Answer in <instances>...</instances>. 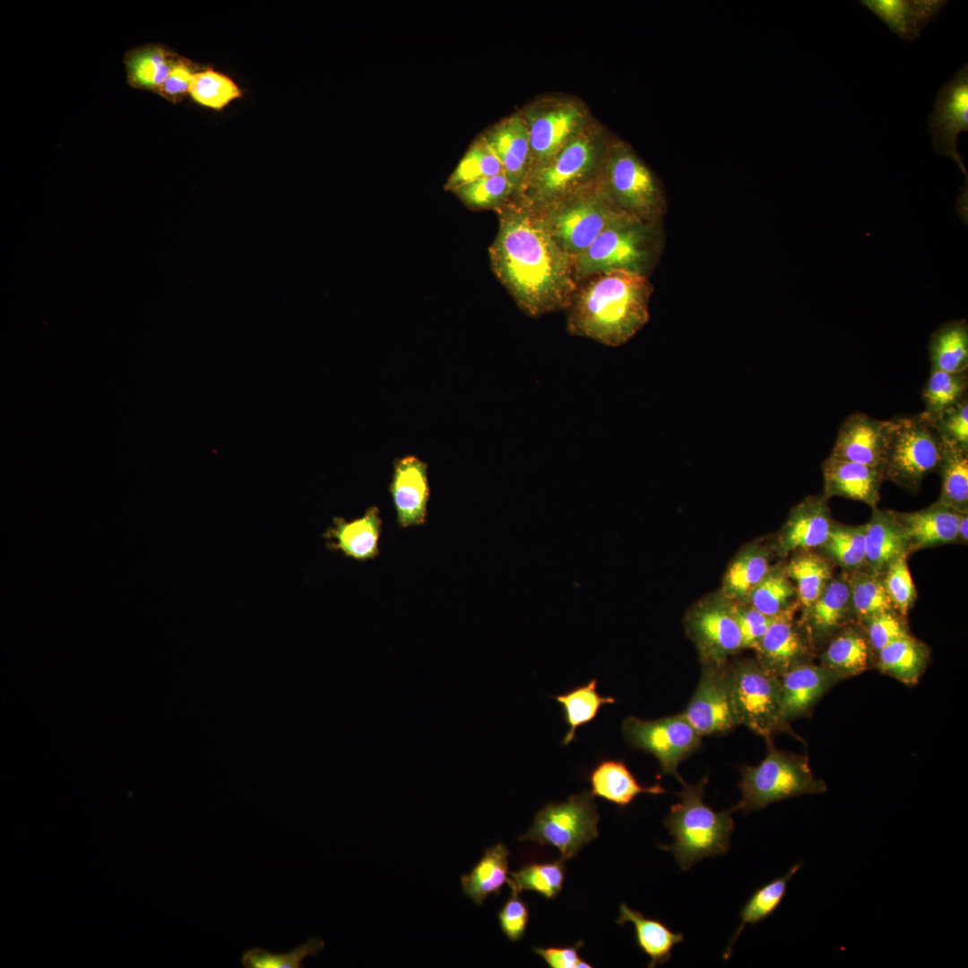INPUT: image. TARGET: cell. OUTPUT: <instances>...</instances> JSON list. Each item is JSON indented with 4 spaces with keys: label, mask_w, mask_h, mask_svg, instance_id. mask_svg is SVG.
Segmentation results:
<instances>
[{
    "label": "cell",
    "mask_w": 968,
    "mask_h": 968,
    "mask_svg": "<svg viewBox=\"0 0 968 968\" xmlns=\"http://www.w3.org/2000/svg\"><path fill=\"white\" fill-rule=\"evenodd\" d=\"M497 212L499 228L488 250L496 276L531 316L568 307L576 290L574 259L540 211L512 198Z\"/></svg>",
    "instance_id": "cell-1"
},
{
    "label": "cell",
    "mask_w": 968,
    "mask_h": 968,
    "mask_svg": "<svg viewBox=\"0 0 968 968\" xmlns=\"http://www.w3.org/2000/svg\"><path fill=\"white\" fill-rule=\"evenodd\" d=\"M651 293V284L640 272L618 270L592 276L567 307V330L603 345L620 346L648 322Z\"/></svg>",
    "instance_id": "cell-2"
},
{
    "label": "cell",
    "mask_w": 968,
    "mask_h": 968,
    "mask_svg": "<svg viewBox=\"0 0 968 968\" xmlns=\"http://www.w3.org/2000/svg\"><path fill=\"white\" fill-rule=\"evenodd\" d=\"M616 135L595 118L526 182L517 199L542 209L599 181Z\"/></svg>",
    "instance_id": "cell-3"
},
{
    "label": "cell",
    "mask_w": 968,
    "mask_h": 968,
    "mask_svg": "<svg viewBox=\"0 0 968 968\" xmlns=\"http://www.w3.org/2000/svg\"><path fill=\"white\" fill-rule=\"evenodd\" d=\"M707 776L696 784L681 782L682 791L677 793L680 801L671 805L664 825L673 837L670 845H660L673 853L683 871L696 861L725 854L730 849V835L735 825L732 809L714 811L704 801Z\"/></svg>",
    "instance_id": "cell-4"
},
{
    "label": "cell",
    "mask_w": 968,
    "mask_h": 968,
    "mask_svg": "<svg viewBox=\"0 0 968 968\" xmlns=\"http://www.w3.org/2000/svg\"><path fill=\"white\" fill-rule=\"evenodd\" d=\"M765 740V757L756 765L739 769L741 799L732 811H758L774 802L827 790L825 782L814 776L806 756L779 750L771 738Z\"/></svg>",
    "instance_id": "cell-5"
},
{
    "label": "cell",
    "mask_w": 968,
    "mask_h": 968,
    "mask_svg": "<svg viewBox=\"0 0 968 968\" xmlns=\"http://www.w3.org/2000/svg\"><path fill=\"white\" fill-rule=\"evenodd\" d=\"M538 210L555 239L573 259L605 229L635 218L612 200L601 179Z\"/></svg>",
    "instance_id": "cell-6"
},
{
    "label": "cell",
    "mask_w": 968,
    "mask_h": 968,
    "mask_svg": "<svg viewBox=\"0 0 968 968\" xmlns=\"http://www.w3.org/2000/svg\"><path fill=\"white\" fill-rule=\"evenodd\" d=\"M519 111L529 134L531 160L526 182L594 118L580 98L564 93L538 96Z\"/></svg>",
    "instance_id": "cell-7"
},
{
    "label": "cell",
    "mask_w": 968,
    "mask_h": 968,
    "mask_svg": "<svg viewBox=\"0 0 968 968\" xmlns=\"http://www.w3.org/2000/svg\"><path fill=\"white\" fill-rule=\"evenodd\" d=\"M883 464L884 480L911 491L938 470L944 443L933 423L921 412L895 417Z\"/></svg>",
    "instance_id": "cell-8"
},
{
    "label": "cell",
    "mask_w": 968,
    "mask_h": 968,
    "mask_svg": "<svg viewBox=\"0 0 968 968\" xmlns=\"http://www.w3.org/2000/svg\"><path fill=\"white\" fill-rule=\"evenodd\" d=\"M601 181L612 200L635 218L651 224L663 212L660 183L633 147L618 136L609 146Z\"/></svg>",
    "instance_id": "cell-9"
},
{
    "label": "cell",
    "mask_w": 968,
    "mask_h": 968,
    "mask_svg": "<svg viewBox=\"0 0 968 968\" xmlns=\"http://www.w3.org/2000/svg\"><path fill=\"white\" fill-rule=\"evenodd\" d=\"M733 698L739 725L770 739L778 731H789L780 709V678L756 659L730 661Z\"/></svg>",
    "instance_id": "cell-10"
},
{
    "label": "cell",
    "mask_w": 968,
    "mask_h": 968,
    "mask_svg": "<svg viewBox=\"0 0 968 968\" xmlns=\"http://www.w3.org/2000/svg\"><path fill=\"white\" fill-rule=\"evenodd\" d=\"M590 791L571 795L562 803H549L536 814L523 842L549 844L569 860L586 843L598 837L599 814Z\"/></svg>",
    "instance_id": "cell-11"
},
{
    "label": "cell",
    "mask_w": 968,
    "mask_h": 968,
    "mask_svg": "<svg viewBox=\"0 0 968 968\" xmlns=\"http://www.w3.org/2000/svg\"><path fill=\"white\" fill-rule=\"evenodd\" d=\"M650 234V224L635 218L608 228L574 258L576 281L618 270L643 272Z\"/></svg>",
    "instance_id": "cell-12"
},
{
    "label": "cell",
    "mask_w": 968,
    "mask_h": 968,
    "mask_svg": "<svg viewBox=\"0 0 968 968\" xmlns=\"http://www.w3.org/2000/svg\"><path fill=\"white\" fill-rule=\"evenodd\" d=\"M622 732L631 748L655 756L661 774L672 775L680 783L684 780L678 772L679 764L702 743V736L681 713L655 720L630 716L623 721Z\"/></svg>",
    "instance_id": "cell-13"
},
{
    "label": "cell",
    "mask_w": 968,
    "mask_h": 968,
    "mask_svg": "<svg viewBox=\"0 0 968 968\" xmlns=\"http://www.w3.org/2000/svg\"><path fill=\"white\" fill-rule=\"evenodd\" d=\"M681 714L702 737L725 734L739 726L730 661L703 665L696 691Z\"/></svg>",
    "instance_id": "cell-14"
},
{
    "label": "cell",
    "mask_w": 968,
    "mask_h": 968,
    "mask_svg": "<svg viewBox=\"0 0 968 968\" xmlns=\"http://www.w3.org/2000/svg\"><path fill=\"white\" fill-rule=\"evenodd\" d=\"M686 627L702 665L724 663L743 649L732 602L724 597L695 606L687 615Z\"/></svg>",
    "instance_id": "cell-15"
},
{
    "label": "cell",
    "mask_w": 968,
    "mask_h": 968,
    "mask_svg": "<svg viewBox=\"0 0 968 968\" xmlns=\"http://www.w3.org/2000/svg\"><path fill=\"white\" fill-rule=\"evenodd\" d=\"M928 125L935 152L954 160L968 186V173L957 150L958 135L968 131L967 63L939 90Z\"/></svg>",
    "instance_id": "cell-16"
},
{
    "label": "cell",
    "mask_w": 968,
    "mask_h": 968,
    "mask_svg": "<svg viewBox=\"0 0 968 968\" xmlns=\"http://www.w3.org/2000/svg\"><path fill=\"white\" fill-rule=\"evenodd\" d=\"M893 419L881 420L863 412L850 414L839 428L834 457L883 469Z\"/></svg>",
    "instance_id": "cell-17"
},
{
    "label": "cell",
    "mask_w": 968,
    "mask_h": 968,
    "mask_svg": "<svg viewBox=\"0 0 968 968\" xmlns=\"http://www.w3.org/2000/svg\"><path fill=\"white\" fill-rule=\"evenodd\" d=\"M796 608L775 616L755 649L758 662L779 678L793 667L810 661L812 644L793 619Z\"/></svg>",
    "instance_id": "cell-18"
},
{
    "label": "cell",
    "mask_w": 968,
    "mask_h": 968,
    "mask_svg": "<svg viewBox=\"0 0 968 968\" xmlns=\"http://www.w3.org/2000/svg\"><path fill=\"white\" fill-rule=\"evenodd\" d=\"M389 491L399 526L409 528L426 523L430 498L427 462L411 454L396 458Z\"/></svg>",
    "instance_id": "cell-19"
},
{
    "label": "cell",
    "mask_w": 968,
    "mask_h": 968,
    "mask_svg": "<svg viewBox=\"0 0 968 968\" xmlns=\"http://www.w3.org/2000/svg\"><path fill=\"white\" fill-rule=\"evenodd\" d=\"M481 135L500 161L514 189V197L522 193L530 169V143L525 122L519 109L487 128Z\"/></svg>",
    "instance_id": "cell-20"
},
{
    "label": "cell",
    "mask_w": 968,
    "mask_h": 968,
    "mask_svg": "<svg viewBox=\"0 0 968 968\" xmlns=\"http://www.w3.org/2000/svg\"><path fill=\"white\" fill-rule=\"evenodd\" d=\"M843 678L823 664H799L780 677V709L782 720L807 716L819 699Z\"/></svg>",
    "instance_id": "cell-21"
},
{
    "label": "cell",
    "mask_w": 968,
    "mask_h": 968,
    "mask_svg": "<svg viewBox=\"0 0 968 968\" xmlns=\"http://www.w3.org/2000/svg\"><path fill=\"white\" fill-rule=\"evenodd\" d=\"M827 500L811 496L791 509L777 538L781 555L811 551L825 543L834 523Z\"/></svg>",
    "instance_id": "cell-22"
},
{
    "label": "cell",
    "mask_w": 968,
    "mask_h": 968,
    "mask_svg": "<svg viewBox=\"0 0 968 968\" xmlns=\"http://www.w3.org/2000/svg\"><path fill=\"white\" fill-rule=\"evenodd\" d=\"M824 494L877 506L884 480L883 469L829 455L822 463Z\"/></svg>",
    "instance_id": "cell-23"
},
{
    "label": "cell",
    "mask_w": 968,
    "mask_h": 968,
    "mask_svg": "<svg viewBox=\"0 0 968 968\" xmlns=\"http://www.w3.org/2000/svg\"><path fill=\"white\" fill-rule=\"evenodd\" d=\"M853 615L844 576L833 577L814 603L803 610L800 627L812 646L830 640Z\"/></svg>",
    "instance_id": "cell-24"
},
{
    "label": "cell",
    "mask_w": 968,
    "mask_h": 968,
    "mask_svg": "<svg viewBox=\"0 0 968 968\" xmlns=\"http://www.w3.org/2000/svg\"><path fill=\"white\" fill-rule=\"evenodd\" d=\"M382 523L379 508L371 506L362 516L351 521L333 517L332 525L323 536L331 550L340 551L353 560L366 561L380 553Z\"/></svg>",
    "instance_id": "cell-25"
},
{
    "label": "cell",
    "mask_w": 968,
    "mask_h": 968,
    "mask_svg": "<svg viewBox=\"0 0 968 968\" xmlns=\"http://www.w3.org/2000/svg\"><path fill=\"white\" fill-rule=\"evenodd\" d=\"M865 569L881 576L898 557L911 553L909 540L895 511L872 507L865 523Z\"/></svg>",
    "instance_id": "cell-26"
},
{
    "label": "cell",
    "mask_w": 968,
    "mask_h": 968,
    "mask_svg": "<svg viewBox=\"0 0 968 968\" xmlns=\"http://www.w3.org/2000/svg\"><path fill=\"white\" fill-rule=\"evenodd\" d=\"M960 514L937 501L919 511H895L909 540L911 552L956 543Z\"/></svg>",
    "instance_id": "cell-27"
},
{
    "label": "cell",
    "mask_w": 968,
    "mask_h": 968,
    "mask_svg": "<svg viewBox=\"0 0 968 968\" xmlns=\"http://www.w3.org/2000/svg\"><path fill=\"white\" fill-rule=\"evenodd\" d=\"M948 3L945 0H861L903 40H914Z\"/></svg>",
    "instance_id": "cell-28"
},
{
    "label": "cell",
    "mask_w": 968,
    "mask_h": 968,
    "mask_svg": "<svg viewBox=\"0 0 968 968\" xmlns=\"http://www.w3.org/2000/svg\"><path fill=\"white\" fill-rule=\"evenodd\" d=\"M591 793L619 808H626L642 793H667L660 784L643 786L623 760L606 758L598 762L588 774Z\"/></svg>",
    "instance_id": "cell-29"
},
{
    "label": "cell",
    "mask_w": 968,
    "mask_h": 968,
    "mask_svg": "<svg viewBox=\"0 0 968 968\" xmlns=\"http://www.w3.org/2000/svg\"><path fill=\"white\" fill-rule=\"evenodd\" d=\"M619 925L631 922L635 927L638 947L650 958L648 967L670 961L672 949L681 943L684 935L672 931L662 921L645 917L641 912L630 909L626 903L619 906Z\"/></svg>",
    "instance_id": "cell-30"
},
{
    "label": "cell",
    "mask_w": 968,
    "mask_h": 968,
    "mask_svg": "<svg viewBox=\"0 0 968 968\" xmlns=\"http://www.w3.org/2000/svg\"><path fill=\"white\" fill-rule=\"evenodd\" d=\"M509 854L502 843L486 849L471 872L461 877L463 895L479 906L489 895H498L509 877Z\"/></svg>",
    "instance_id": "cell-31"
},
{
    "label": "cell",
    "mask_w": 968,
    "mask_h": 968,
    "mask_svg": "<svg viewBox=\"0 0 968 968\" xmlns=\"http://www.w3.org/2000/svg\"><path fill=\"white\" fill-rule=\"evenodd\" d=\"M930 369L962 373L968 369V324L965 319L938 326L929 341Z\"/></svg>",
    "instance_id": "cell-32"
},
{
    "label": "cell",
    "mask_w": 968,
    "mask_h": 968,
    "mask_svg": "<svg viewBox=\"0 0 968 968\" xmlns=\"http://www.w3.org/2000/svg\"><path fill=\"white\" fill-rule=\"evenodd\" d=\"M877 669L906 685H914L929 661L928 647L910 634L877 653Z\"/></svg>",
    "instance_id": "cell-33"
},
{
    "label": "cell",
    "mask_w": 968,
    "mask_h": 968,
    "mask_svg": "<svg viewBox=\"0 0 968 968\" xmlns=\"http://www.w3.org/2000/svg\"><path fill=\"white\" fill-rule=\"evenodd\" d=\"M870 649L863 632L851 627H843L829 640L820 654V663L845 678L868 668Z\"/></svg>",
    "instance_id": "cell-34"
},
{
    "label": "cell",
    "mask_w": 968,
    "mask_h": 968,
    "mask_svg": "<svg viewBox=\"0 0 968 968\" xmlns=\"http://www.w3.org/2000/svg\"><path fill=\"white\" fill-rule=\"evenodd\" d=\"M769 553L758 545L747 548L729 566L723 580L724 598L747 603L752 591L770 569Z\"/></svg>",
    "instance_id": "cell-35"
},
{
    "label": "cell",
    "mask_w": 968,
    "mask_h": 968,
    "mask_svg": "<svg viewBox=\"0 0 968 968\" xmlns=\"http://www.w3.org/2000/svg\"><path fill=\"white\" fill-rule=\"evenodd\" d=\"M784 568L803 610L814 603L834 577L832 562L810 551L796 553Z\"/></svg>",
    "instance_id": "cell-36"
},
{
    "label": "cell",
    "mask_w": 968,
    "mask_h": 968,
    "mask_svg": "<svg viewBox=\"0 0 968 968\" xmlns=\"http://www.w3.org/2000/svg\"><path fill=\"white\" fill-rule=\"evenodd\" d=\"M553 698L561 705L564 721L568 726V730L562 739L565 746L575 740L578 727L593 721L603 705L616 702L614 697L602 696L598 693L596 678L568 689L564 694L554 696Z\"/></svg>",
    "instance_id": "cell-37"
},
{
    "label": "cell",
    "mask_w": 968,
    "mask_h": 968,
    "mask_svg": "<svg viewBox=\"0 0 968 968\" xmlns=\"http://www.w3.org/2000/svg\"><path fill=\"white\" fill-rule=\"evenodd\" d=\"M944 443L938 472L941 490L937 502L957 512H968V452Z\"/></svg>",
    "instance_id": "cell-38"
},
{
    "label": "cell",
    "mask_w": 968,
    "mask_h": 968,
    "mask_svg": "<svg viewBox=\"0 0 968 968\" xmlns=\"http://www.w3.org/2000/svg\"><path fill=\"white\" fill-rule=\"evenodd\" d=\"M801 865V863L795 864L785 875L774 878L753 893L740 911V923L723 954V960L730 956L731 948L746 925L761 922L778 908L786 895L789 881Z\"/></svg>",
    "instance_id": "cell-39"
},
{
    "label": "cell",
    "mask_w": 968,
    "mask_h": 968,
    "mask_svg": "<svg viewBox=\"0 0 968 968\" xmlns=\"http://www.w3.org/2000/svg\"><path fill=\"white\" fill-rule=\"evenodd\" d=\"M849 587L852 614L860 621L878 613L894 610L881 580L865 568L843 574Z\"/></svg>",
    "instance_id": "cell-40"
},
{
    "label": "cell",
    "mask_w": 968,
    "mask_h": 968,
    "mask_svg": "<svg viewBox=\"0 0 968 968\" xmlns=\"http://www.w3.org/2000/svg\"><path fill=\"white\" fill-rule=\"evenodd\" d=\"M823 556L845 572L865 567V524L849 526L833 523L825 543Z\"/></svg>",
    "instance_id": "cell-41"
},
{
    "label": "cell",
    "mask_w": 968,
    "mask_h": 968,
    "mask_svg": "<svg viewBox=\"0 0 968 968\" xmlns=\"http://www.w3.org/2000/svg\"><path fill=\"white\" fill-rule=\"evenodd\" d=\"M967 371L954 374L930 369L929 376L921 393L924 404L922 413L933 421L944 411L967 397Z\"/></svg>",
    "instance_id": "cell-42"
},
{
    "label": "cell",
    "mask_w": 968,
    "mask_h": 968,
    "mask_svg": "<svg viewBox=\"0 0 968 968\" xmlns=\"http://www.w3.org/2000/svg\"><path fill=\"white\" fill-rule=\"evenodd\" d=\"M795 587L784 566L770 567L763 580L752 591L748 602L761 613L774 618L797 606Z\"/></svg>",
    "instance_id": "cell-43"
},
{
    "label": "cell",
    "mask_w": 968,
    "mask_h": 968,
    "mask_svg": "<svg viewBox=\"0 0 968 968\" xmlns=\"http://www.w3.org/2000/svg\"><path fill=\"white\" fill-rule=\"evenodd\" d=\"M562 859L549 862H535L510 872L507 884L512 894L533 891L546 899H553L561 891L565 880V866Z\"/></svg>",
    "instance_id": "cell-44"
},
{
    "label": "cell",
    "mask_w": 968,
    "mask_h": 968,
    "mask_svg": "<svg viewBox=\"0 0 968 968\" xmlns=\"http://www.w3.org/2000/svg\"><path fill=\"white\" fill-rule=\"evenodd\" d=\"M499 174H505L503 167L480 134L451 173L444 188L453 192L469 182Z\"/></svg>",
    "instance_id": "cell-45"
},
{
    "label": "cell",
    "mask_w": 968,
    "mask_h": 968,
    "mask_svg": "<svg viewBox=\"0 0 968 968\" xmlns=\"http://www.w3.org/2000/svg\"><path fill=\"white\" fill-rule=\"evenodd\" d=\"M178 61L160 48H147L134 53L127 60L131 82L139 87L159 89Z\"/></svg>",
    "instance_id": "cell-46"
},
{
    "label": "cell",
    "mask_w": 968,
    "mask_h": 968,
    "mask_svg": "<svg viewBox=\"0 0 968 968\" xmlns=\"http://www.w3.org/2000/svg\"><path fill=\"white\" fill-rule=\"evenodd\" d=\"M458 198L471 209H499L514 197L505 174L482 177L455 188Z\"/></svg>",
    "instance_id": "cell-47"
},
{
    "label": "cell",
    "mask_w": 968,
    "mask_h": 968,
    "mask_svg": "<svg viewBox=\"0 0 968 968\" xmlns=\"http://www.w3.org/2000/svg\"><path fill=\"white\" fill-rule=\"evenodd\" d=\"M324 947V941L311 938L290 952L273 954L263 947L250 948L243 953L241 964L245 968H302L307 956H316Z\"/></svg>",
    "instance_id": "cell-48"
},
{
    "label": "cell",
    "mask_w": 968,
    "mask_h": 968,
    "mask_svg": "<svg viewBox=\"0 0 968 968\" xmlns=\"http://www.w3.org/2000/svg\"><path fill=\"white\" fill-rule=\"evenodd\" d=\"M189 92L195 101L213 108H221L241 94L231 79L212 70L194 73Z\"/></svg>",
    "instance_id": "cell-49"
},
{
    "label": "cell",
    "mask_w": 968,
    "mask_h": 968,
    "mask_svg": "<svg viewBox=\"0 0 968 968\" xmlns=\"http://www.w3.org/2000/svg\"><path fill=\"white\" fill-rule=\"evenodd\" d=\"M908 555L895 559L881 575L893 609L905 618L913 606L917 591L907 563Z\"/></svg>",
    "instance_id": "cell-50"
},
{
    "label": "cell",
    "mask_w": 968,
    "mask_h": 968,
    "mask_svg": "<svg viewBox=\"0 0 968 968\" xmlns=\"http://www.w3.org/2000/svg\"><path fill=\"white\" fill-rule=\"evenodd\" d=\"M861 622L865 626V635L869 644L876 653L890 643L909 635L903 617L895 610L876 614Z\"/></svg>",
    "instance_id": "cell-51"
},
{
    "label": "cell",
    "mask_w": 968,
    "mask_h": 968,
    "mask_svg": "<svg viewBox=\"0 0 968 968\" xmlns=\"http://www.w3.org/2000/svg\"><path fill=\"white\" fill-rule=\"evenodd\" d=\"M943 442L968 452V400L946 410L931 421Z\"/></svg>",
    "instance_id": "cell-52"
},
{
    "label": "cell",
    "mask_w": 968,
    "mask_h": 968,
    "mask_svg": "<svg viewBox=\"0 0 968 968\" xmlns=\"http://www.w3.org/2000/svg\"><path fill=\"white\" fill-rule=\"evenodd\" d=\"M731 602L741 634L742 648L755 650L774 617L771 618L761 613L748 603Z\"/></svg>",
    "instance_id": "cell-53"
},
{
    "label": "cell",
    "mask_w": 968,
    "mask_h": 968,
    "mask_svg": "<svg viewBox=\"0 0 968 968\" xmlns=\"http://www.w3.org/2000/svg\"><path fill=\"white\" fill-rule=\"evenodd\" d=\"M518 895L512 894L497 913L500 929L511 942L522 939L529 920L528 907Z\"/></svg>",
    "instance_id": "cell-54"
},
{
    "label": "cell",
    "mask_w": 968,
    "mask_h": 968,
    "mask_svg": "<svg viewBox=\"0 0 968 968\" xmlns=\"http://www.w3.org/2000/svg\"><path fill=\"white\" fill-rule=\"evenodd\" d=\"M582 946L583 942L579 941L572 946L536 947L533 951L551 968L592 967L589 963L579 957L578 950Z\"/></svg>",
    "instance_id": "cell-55"
},
{
    "label": "cell",
    "mask_w": 968,
    "mask_h": 968,
    "mask_svg": "<svg viewBox=\"0 0 968 968\" xmlns=\"http://www.w3.org/2000/svg\"><path fill=\"white\" fill-rule=\"evenodd\" d=\"M193 75L191 67L186 62L178 61L168 79L158 90L169 99L181 98L189 91Z\"/></svg>",
    "instance_id": "cell-56"
},
{
    "label": "cell",
    "mask_w": 968,
    "mask_h": 968,
    "mask_svg": "<svg viewBox=\"0 0 968 968\" xmlns=\"http://www.w3.org/2000/svg\"><path fill=\"white\" fill-rule=\"evenodd\" d=\"M968 540V512L960 514L956 543L966 544Z\"/></svg>",
    "instance_id": "cell-57"
}]
</instances>
